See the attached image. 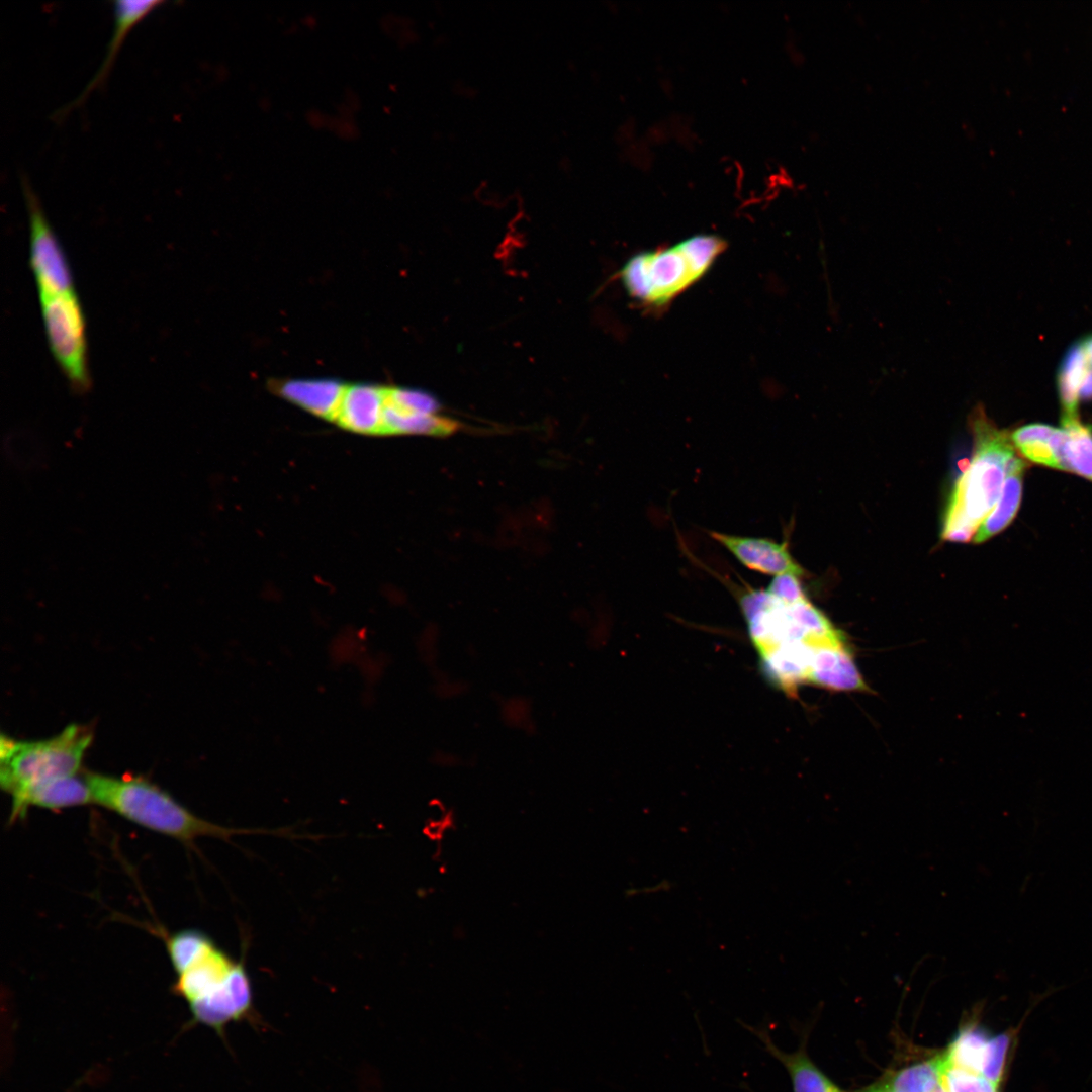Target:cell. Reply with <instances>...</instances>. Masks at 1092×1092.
<instances>
[{"mask_svg":"<svg viewBox=\"0 0 1092 1092\" xmlns=\"http://www.w3.org/2000/svg\"><path fill=\"white\" fill-rule=\"evenodd\" d=\"M738 602L762 669L790 695L811 684L822 649L845 646L842 634L807 597L791 601L767 587L745 588Z\"/></svg>","mask_w":1092,"mask_h":1092,"instance_id":"1","label":"cell"},{"mask_svg":"<svg viewBox=\"0 0 1092 1092\" xmlns=\"http://www.w3.org/2000/svg\"><path fill=\"white\" fill-rule=\"evenodd\" d=\"M974 454L954 483L941 537L969 542L997 503L1012 462L1017 458L1010 435L999 430L978 408L971 419Z\"/></svg>","mask_w":1092,"mask_h":1092,"instance_id":"2","label":"cell"},{"mask_svg":"<svg viewBox=\"0 0 1092 1092\" xmlns=\"http://www.w3.org/2000/svg\"><path fill=\"white\" fill-rule=\"evenodd\" d=\"M93 803L156 833L192 843L201 837L229 838L237 830L193 814L168 792L132 776L86 772Z\"/></svg>","mask_w":1092,"mask_h":1092,"instance_id":"3","label":"cell"},{"mask_svg":"<svg viewBox=\"0 0 1092 1092\" xmlns=\"http://www.w3.org/2000/svg\"><path fill=\"white\" fill-rule=\"evenodd\" d=\"M726 246L719 236L695 235L671 247L633 256L619 276L633 299L661 307L696 283Z\"/></svg>","mask_w":1092,"mask_h":1092,"instance_id":"4","label":"cell"},{"mask_svg":"<svg viewBox=\"0 0 1092 1092\" xmlns=\"http://www.w3.org/2000/svg\"><path fill=\"white\" fill-rule=\"evenodd\" d=\"M92 740V730L81 724H71L40 740H18L2 734L0 785L10 795L11 805L34 786L79 774Z\"/></svg>","mask_w":1092,"mask_h":1092,"instance_id":"5","label":"cell"},{"mask_svg":"<svg viewBox=\"0 0 1092 1092\" xmlns=\"http://www.w3.org/2000/svg\"><path fill=\"white\" fill-rule=\"evenodd\" d=\"M40 299L49 346L72 387L85 391L90 385L85 316L75 291Z\"/></svg>","mask_w":1092,"mask_h":1092,"instance_id":"6","label":"cell"},{"mask_svg":"<svg viewBox=\"0 0 1092 1092\" xmlns=\"http://www.w3.org/2000/svg\"><path fill=\"white\" fill-rule=\"evenodd\" d=\"M29 221V261L39 298L75 291L72 273L26 175H19Z\"/></svg>","mask_w":1092,"mask_h":1092,"instance_id":"7","label":"cell"},{"mask_svg":"<svg viewBox=\"0 0 1092 1092\" xmlns=\"http://www.w3.org/2000/svg\"><path fill=\"white\" fill-rule=\"evenodd\" d=\"M191 1022L212 1028L224 1036L225 1027L253 1018V991L243 960L228 978L208 994L190 1002Z\"/></svg>","mask_w":1092,"mask_h":1092,"instance_id":"8","label":"cell"},{"mask_svg":"<svg viewBox=\"0 0 1092 1092\" xmlns=\"http://www.w3.org/2000/svg\"><path fill=\"white\" fill-rule=\"evenodd\" d=\"M711 536L746 568L774 577L792 574L805 575L804 568L794 559L787 542L769 538L711 532Z\"/></svg>","mask_w":1092,"mask_h":1092,"instance_id":"9","label":"cell"},{"mask_svg":"<svg viewBox=\"0 0 1092 1092\" xmlns=\"http://www.w3.org/2000/svg\"><path fill=\"white\" fill-rule=\"evenodd\" d=\"M92 794L85 776L79 774L57 778L29 789L11 805L10 820L23 818L30 807L59 810L92 803Z\"/></svg>","mask_w":1092,"mask_h":1092,"instance_id":"10","label":"cell"},{"mask_svg":"<svg viewBox=\"0 0 1092 1092\" xmlns=\"http://www.w3.org/2000/svg\"><path fill=\"white\" fill-rule=\"evenodd\" d=\"M387 387L372 384L346 386L335 421L364 434H382Z\"/></svg>","mask_w":1092,"mask_h":1092,"instance_id":"11","label":"cell"},{"mask_svg":"<svg viewBox=\"0 0 1092 1092\" xmlns=\"http://www.w3.org/2000/svg\"><path fill=\"white\" fill-rule=\"evenodd\" d=\"M164 1L148 0V1H129L118 0L113 3L114 13V29L110 42L107 46V52L101 63L100 68L97 70L94 77L88 82L81 94L73 100L71 103L63 106L58 113H55L56 117L65 116L70 110L79 106L87 97V95L96 87L101 85L106 79L114 62L115 55L118 52L125 35L128 31L147 16L154 9L164 4Z\"/></svg>","mask_w":1092,"mask_h":1092,"instance_id":"12","label":"cell"},{"mask_svg":"<svg viewBox=\"0 0 1092 1092\" xmlns=\"http://www.w3.org/2000/svg\"><path fill=\"white\" fill-rule=\"evenodd\" d=\"M236 965L237 962L214 944L177 975L172 990L189 1004L219 986Z\"/></svg>","mask_w":1092,"mask_h":1092,"instance_id":"13","label":"cell"},{"mask_svg":"<svg viewBox=\"0 0 1092 1092\" xmlns=\"http://www.w3.org/2000/svg\"><path fill=\"white\" fill-rule=\"evenodd\" d=\"M764 1045L767 1053L780 1061L792 1080L794 1092H841V1090L810 1060L804 1045L786 1053L771 1040L766 1030L747 1026Z\"/></svg>","mask_w":1092,"mask_h":1092,"instance_id":"14","label":"cell"},{"mask_svg":"<svg viewBox=\"0 0 1092 1092\" xmlns=\"http://www.w3.org/2000/svg\"><path fill=\"white\" fill-rule=\"evenodd\" d=\"M458 424L440 413H426L407 406L388 394L383 414L382 434H425L445 436L454 432Z\"/></svg>","mask_w":1092,"mask_h":1092,"instance_id":"15","label":"cell"},{"mask_svg":"<svg viewBox=\"0 0 1092 1092\" xmlns=\"http://www.w3.org/2000/svg\"><path fill=\"white\" fill-rule=\"evenodd\" d=\"M346 386L336 380H288L277 386L278 392L305 410L335 421Z\"/></svg>","mask_w":1092,"mask_h":1092,"instance_id":"16","label":"cell"},{"mask_svg":"<svg viewBox=\"0 0 1092 1092\" xmlns=\"http://www.w3.org/2000/svg\"><path fill=\"white\" fill-rule=\"evenodd\" d=\"M1026 464L1016 458L1009 467L1001 494L994 508L980 524L973 542L982 543L1004 530L1014 519L1022 495Z\"/></svg>","mask_w":1092,"mask_h":1092,"instance_id":"17","label":"cell"},{"mask_svg":"<svg viewBox=\"0 0 1092 1092\" xmlns=\"http://www.w3.org/2000/svg\"><path fill=\"white\" fill-rule=\"evenodd\" d=\"M1014 447L1028 460L1059 469L1063 429L1045 424H1029L1010 434Z\"/></svg>","mask_w":1092,"mask_h":1092,"instance_id":"18","label":"cell"},{"mask_svg":"<svg viewBox=\"0 0 1092 1092\" xmlns=\"http://www.w3.org/2000/svg\"><path fill=\"white\" fill-rule=\"evenodd\" d=\"M1063 440L1059 470L1074 472L1092 481V429L1077 417H1062Z\"/></svg>","mask_w":1092,"mask_h":1092,"instance_id":"19","label":"cell"},{"mask_svg":"<svg viewBox=\"0 0 1092 1092\" xmlns=\"http://www.w3.org/2000/svg\"><path fill=\"white\" fill-rule=\"evenodd\" d=\"M991 1037L984 1028L967 1025L959 1030L943 1056L951 1065L982 1076Z\"/></svg>","mask_w":1092,"mask_h":1092,"instance_id":"20","label":"cell"},{"mask_svg":"<svg viewBox=\"0 0 1092 1092\" xmlns=\"http://www.w3.org/2000/svg\"><path fill=\"white\" fill-rule=\"evenodd\" d=\"M1089 369L1081 343L1077 342L1067 350L1058 373L1062 417L1078 416L1080 387Z\"/></svg>","mask_w":1092,"mask_h":1092,"instance_id":"21","label":"cell"},{"mask_svg":"<svg viewBox=\"0 0 1092 1092\" xmlns=\"http://www.w3.org/2000/svg\"><path fill=\"white\" fill-rule=\"evenodd\" d=\"M941 1055L899 1070L885 1082L893 1092H933L940 1084Z\"/></svg>","mask_w":1092,"mask_h":1092,"instance_id":"22","label":"cell"},{"mask_svg":"<svg viewBox=\"0 0 1092 1092\" xmlns=\"http://www.w3.org/2000/svg\"><path fill=\"white\" fill-rule=\"evenodd\" d=\"M213 945L211 938L197 929L177 931L170 935L166 942L170 962L177 975L185 971Z\"/></svg>","mask_w":1092,"mask_h":1092,"instance_id":"23","label":"cell"},{"mask_svg":"<svg viewBox=\"0 0 1092 1092\" xmlns=\"http://www.w3.org/2000/svg\"><path fill=\"white\" fill-rule=\"evenodd\" d=\"M940 1055V1082L946 1092H998V1087L983 1076L953 1066Z\"/></svg>","mask_w":1092,"mask_h":1092,"instance_id":"24","label":"cell"},{"mask_svg":"<svg viewBox=\"0 0 1092 1092\" xmlns=\"http://www.w3.org/2000/svg\"><path fill=\"white\" fill-rule=\"evenodd\" d=\"M1010 1044V1034L1001 1033L991 1037L989 1053L982 1076L997 1087L1002 1080Z\"/></svg>","mask_w":1092,"mask_h":1092,"instance_id":"25","label":"cell"},{"mask_svg":"<svg viewBox=\"0 0 1092 1092\" xmlns=\"http://www.w3.org/2000/svg\"><path fill=\"white\" fill-rule=\"evenodd\" d=\"M1079 398L1085 400L1092 399V370L1090 369L1080 387Z\"/></svg>","mask_w":1092,"mask_h":1092,"instance_id":"26","label":"cell"},{"mask_svg":"<svg viewBox=\"0 0 1092 1092\" xmlns=\"http://www.w3.org/2000/svg\"><path fill=\"white\" fill-rule=\"evenodd\" d=\"M1087 359L1089 368L1092 370V334L1080 342Z\"/></svg>","mask_w":1092,"mask_h":1092,"instance_id":"27","label":"cell"},{"mask_svg":"<svg viewBox=\"0 0 1092 1092\" xmlns=\"http://www.w3.org/2000/svg\"><path fill=\"white\" fill-rule=\"evenodd\" d=\"M858 1092H893V1091L889 1088V1086L887 1085L885 1080H881V1081H879V1082H877L875 1084H872L869 1087L863 1088L862 1090H860Z\"/></svg>","mask_w":1092,"mask_h":1092,"instance_id":"28","label":"cell"},{"mask_svg":"<svg viewBox=\"0 0 1092 1092\" xmlns=\"http://www.w3.org/2000/svg\"><path fill=\"white\" fill-rule=\"evenodd\" d=\"M933 1092H946V1091L942 1087L941 1082H940V1084L935 1088V1090Z\"/></svg>","mask_w":1092,"mask_h":1092,"instance_id":"29","label":"cell"}]
</instances>
